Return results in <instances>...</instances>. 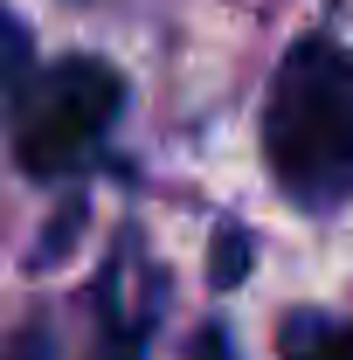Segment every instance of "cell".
Returning a JSON list of instances; mask_svg holds the SVG:
<instances>
[{
	"label": "cell",
	"instance_id": "52a82bcc",
	"mask_svg": "<svg viewBox=\"0 0 353 360\" xmlns=\"http://www.w3.org/2000/svg\"><path fill=\"white\" fill-rule=\"evenodd\" d=\"M194 360H229V347H222V333H208V340L194 347Z\"/></svg>",
	"mask_w": 353,
	"mask_h": 360
},
{
	"label": "cell",
	"instance_id": "8992f818",
	"mask_svg": "<svg viewBox=\"0 0 353 360\" xmlns=\"http://www.w3.org/2000/svg\"><path fill=\"white\" fill-rule=\"evenodd\" d=\"M222 284H236V277H243V243H236V236H229V243H222V270H215Z\"/></svg>",
	"mask_w": 353,
	"mask_h": 360
},
{
	"label": "cell",
	"instance_id": "3957f363",
	"mask_svg": "<svg viewBox=\"0 0 353 360\" xmlns=\"http://www.w3.org/2000/svg\"><path fill=\"white\" fill-rule=\"evenodd\" d=\"M284 360H353V319H284Z\"/></svg>",
	"mask_w": 353,
	"mask_h": 360
},
{
	"label": "cell",
	"instance_id": "277c9868",
	"mask_svg": "<svg viewBox=\"0 0 353 360\" xmlns=\"http://www.w3.org/2000/svg\"><path fill=\"white\" fill-rule=\"evenodd\" d=\"M97 312H104V333H97V354L90 360H146V312H125V298L111 284H104Z\"/></svg>",
	"mask_w": 353,
	"mask_h": 360
},
{
	"label": "cell",
	"instance_id": "7a4b0ae2",
	"mask_svg": "<svg viewBox=\"0 0 353 360\" xmlns=\"http://www.w3.org/2000/svg\"><path fill=\"white\" fill-rule=\"evenodd\" d=\"M118 70L97 56H63L42 77H21L14 97V160L21 174H77L90 153L104 146L111 118H118Z\"/></svg>",
	"mask_w": 353,
	"mask_h": 360
},
{
	"label": "cell",
	"instance_id": "6da1fadb",
	"mask_svg": "<svg viewBox=\"0 0 353 360\" xmlns=\"http://www.w3.org/2000/svg\"><path fill=\"white\" fill-rule=\"evenodd\" d=\"M264 160L298 208L353 201V49L305 35L277 63L264 104Z\"/></svg>",
	"mask_w": 353,
	"mask_h": 360
},
{
	"label": "cell",
	"instance_id": "5b68a950",
	"mask_svg": "<svg viewBox=\"0 0 353 360\" xmlns=\"http://www.w3.org/2000/svg\"><path fill=\"white\" fill-rule=\"evenodd\" d=\"M21 77H28V35H21V21L0 7V90L21 84Z\"/></svg>",
	"mask_w": 353,
	"mask_h": 360
}]
</instances>
